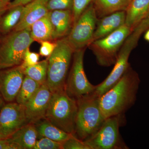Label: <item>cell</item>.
Returning <instances> with one entry per match:
<instances>
[{"mask_svg": "<svg viewBox=\"0 0 149 149\" xmlns=\"http://www.w3.org/2000/svg\"><path fill=\"white\" fill-rule=\"evenodd\" d=\"M140 83L139 74L130 67L115 85L99 97L105 118L125 113L134 105Z\"/></svg>", "mask_w": 149, "mask_h": 149, "instance_id": "6da1fadb", "label": "cell"}, {"mask_svg": "<svg viewBox=\"0 0 149 149\" xmlns=\"http://www.w3.org/2000/svg\"><path fill=\"white\" fill-rule=\"evenodd\" d=\"M57 46L49 57L46 83L52 93L64 90L74 51L66 37L56 40Z\"/></svg>", "mask_w": 149, "mask_h": 149, "instance_id": "7a4b0ae2", "label": "cell"}, {"mask_svg": "<svg viewBox=\"0 0 149 149\" xmlns=\"http://www.w3.org/2000/svg\"><path fill=\"white\" fill-rule=\"evenodd\" d=\"M77 112V100L65 90L52 93L45 118L58 128L74 135Z\"/></svg>", "mask_w": 149, "mask_h": 149, "instance_id": "3957f363", "label": "cell"}, {"mask_svg": "<svg viewBox=\"0 0 149 149\" xmlns=\"http://www.w3.org/2000/svg\"><path fill=\"white\" fill-rule=\"evenodd\" d=\"M77 112L74 135L84 141L100 129L105 118L102 113L99 97L93 94L77 100Z\"/></svg>", "mask_w": 149, "mask_h": 149, "instance_id": "277c9868", "label": "cell"}, {"mask_svg": "<svg viewBox=\"0 0 149 149\" xmlns=\"http://www.w3.org/2000/svg\"><path fill=\"white\" fill-rule=\"evenodd\" d=\"M34 41L30 28L12 31L2 37L0 41V70L21 65L26 50Z\"/></svg>", "mask_w": 149, "mask_h": 149, "instance_id": "5b68a950", "label": "cell"}, {"mask_svg": "<svg viewBox=\"0 0 149 149\" xmlns=\"http://www.w3.org/2000/svg\"><path fill=\"white\" fill-rule=\"evenodd\" d=\"M126 122L125 113L107 118L98 131L84 141L91 149H129L119 132Z\"/></svg>", "mask_w": 149, "mask_h": 149, "instance_id": "8992f818", "label": "cell"}, {"mask_svg": "<svg viewBox=\"0 0 149 149\" xmlns=\"http://www.w3.org/2000/svg\"><path fill=\"white\" fill-rule=\"evenodd\" d=\"M133 32L126 24L106 37L93 41L88 46L95 56L98 64L109 67L114 65L123 45Z\"/></svg>", "mask_w": 149, "mask_h": 149, "instance_id": "52a82bcc", "label": "cell"}, {"mask_svg": "<svg viewBox=\"0 0 149 149\" xmlns=\"http://www.w3.org/2000/svg\"><path fill=\"white\" fill-rule=\"evenodd\" d=\"M85 49L74 52L65 87L68 95L76 100L92 94L97 86L89 82L84 70L83 58Z\"/></svg>", "mask_w": 149, "mask_h": 149, "instance_id": "ba28073f", "label": "cell"}, {"mask_svg": "<svg viewBox=\"0 0 149 149\" xmlns=\"http://www.w3.org/2000/svg\"><path fill=\"white\" fill-rule=\"evenodd\" d=\"M98 19L93 3L80 15L66 37L74 52L85 49L93 42Z\"/></svg>", "mask_w": 149, "mask_h": 149, "instance_id": "9c48e42d", "label": "cell"}, {"mask_svg": "<svg viewBox=\"0 0 149 149\" xmlns=\"http://www.w3.org/2000/svg\"><path fill=\"white\" fill-rule=\"evenodd\" d=\"M140 36L132 32L125 40L120 48L116 61L111 72L101 83L97 85L93 95L100 97L107 92L121 79L130 67L128 62L129 56L136 47Z\"/></svg>", "mask_w": 149, "mask_h": 149, "instance_id": "30bf717a", "label": "cell"}, {"mask_svg": "<svg viewBox=\"0 0 149 149\" xmlns=\"http://www.w3.org/2000/svg\"><path fill=\"white\" fill-rule=\"evenodd\" d=\"M28 123L23 105L11 102L4 105L0 111V132L3 139L10 137Z\"/></svg>", "mask_w": 149, "mask_h": 149, "instance_id": "8fae6325", "label": "cell"}, {"mask_svg": "<svg viewBox=\"0 0 149 149\" xmlns=\"http://www.w3.org/2000/svg\"><path fill=\"white\" fill-rule=\"evenodd\" d=\"M52 94L47 83H44L25 104V115L29 123L35 124L45 118Z\"/></svg>", "mask_w": 149, "mask_h": 149, "instance_id": "7c38bea8", "label": "cell"}, {"mask_svg": "<svg viewBox=\"0 0 149 149\" xmlns=\"http://www.w3.org/2000/svg\"><path fill=\"white\" fill-rule=\"evenodd\" d=\"M25 76L20 65L0 71V93L4 100H15Z\"/></svg>", "mask_w": 149, "mask_h": 149, "instance_id": "4fadbf2b", "label": "cell"}, {"mask_svg": "<svg viewBox=\"0 0 149 149\" xmlns=\"http://www.w3.org/2000/svg\"><path fill=\"white\" fill-rule=\"evenodd\" d=\"M48 15L52 28L53 41L67 37L73 25L72 10L50 11Z\"/></svg>", "mask_w": 149, "mask_h": 149, "instance_id": "5bb4252c", "label": "cell"}, {"mask_svg": "<svg viewBox=\"0 0 149 149\" xmlns=\"http://www.w3.org/2000/svg\"><path fill=\"white\" fill-rule=\"evenodd\" d=\"M46 3L43 0H34L24 6L18 24L13 31L30 28L32 24L49 13Z\"/></svg>", "mask_w": 149, "mask_h": 149, "instance_id": "9a60e30c", "label": "cell"}, {"mask_svg": "<svg viewBox=\"0 0 149 149\" xmlns=\"http://www.w3.org/2000/svg\"><path fill=\"white\" fill-rule=\"evenodd\" d=\"M125 18V11H120L98 19L93 42L106 37L124 25Z\"/></svg>", "mask_w": 149, "mask_h": 149, "instance_id": "2e32d148", "label": "cell"}, {"mask_svg": "<svg viewBox=\"0 0 149 149\" xmlns=\"http://www.w3.org/2000/svg\"><path fill=\"white\" fill-rule=\"evenodd\" d=\"M149 11V0H130L125 10V24L133 31Z\"/></svg>", "mask_w": 149, "mask_h": 149, "instance_id": "e0dca14e", "label": "cell"}, {"mask_svg": "<svg viewBox=\"0 0 149 149\" xmlns=\"http://www.w3.org/2000/svg\"><path fill=\"white\" fill-rule=\"evenodd\" d=\"M38 138L35 123H29L22 127L9 137L21 149H33Z\"/></svg>", "mask_w": 149, "mask_h": 149, "instance_id": "ac0fdd59", "label": "cell"}, {"mask_svg": "<svg viewBox=\"0 0 149 149\" xmlns=\"http://www.w3.org/2000/svg\"><path fill=\"white\" fill-rule=\"evenodd\" d=\"M42 120L35 123L38 137H45L54 141L63 143L72 136V134H69L58 128L45 118Z\"/></svg>", "mask_w": 149, "mask_h": 149, "instance_id": "d6986e66", "label": "cell"}, {"mask_svg": "<svg viewBox=\"0 0 149 149\" xmlns=\"http://www.w3.org/2000/svg\"><path fill=\"white\" fill-rule=\"evenodd\" d=\"M130 0H94L93 6L97 18L120 11H125Z\"/></svg>", "mask_w": 149, "mask_h": 149, "instance_id": "ffe728a7", "label": "cell"}, {"mask_svg": "<svg viewBox=\"0 0 149 149\" xmlns=\"http://www.w3.org/2000/svg\"><path fill=\"white\" fill-rule=\"evenodd\" d=\"M24 6L8 9L0 15V34L4 36L12 32L19 21Z\"/></svg>", "mask_w": 149, "mask_h": 149, "instance_id": "44dd1931", "label": "cell"}, {"mask_svg": "<svg viewBox=\"0 0 149 149\" xmlns=\"http://www.w3.org/2000/svg\"><path fill=\"white\" fill-rule=\"evenodd\" d=\"M30 28V35L34 41L39 43L44 41H53L52 28L48 13L35 22Z\"/></svg>", "mask_w": 149, "mask_h": 149, "instance_id": "7402d4cb", "label": "cell"}, {"mask_svg": "<svg viewBox=\"0 0 149 149\" xmlns=\"http://www.w3.org/2000/svg\"><path fill=\"white\" fill-rule=\"evenodd\" d=\"M41 84L25 75L15 101L17 103L24 105L35 95Z\"/></svg>", "mask_w": 149, "mask_h": 149, "instance_id": "603a6c76", "label": "cell"}, {"mask_svg": "<svg viewBox=\"0 0 149 149\" xmlns=\"http://www.w3.org/2000/svg\"><path fill=\"white\" fill-rule=\"evenodd\" d=\"M48 60L39 61L36 64L27 67L23 69L26 76L38 82L41 85L46 83L47 76Z\"/></svg>", "mask_w": 149, "mask_h": 149, "instance_id": "cb8c5ba5", "label": "cell"}, {"mask_svg": "<svg viewBox=\"0 0 149 149\" xmlns=\"http://www.w3.org/2000/svg\"><path fill=\"white\" fill-rule=\"evenodd\" d=\"M94 0H73L72 13L73 24L76 22L79 17L88 7L93 3Z\"/></svg>", "mask_w": 149, "mask_h": 149, "instance_id": "d4e9b609", "label": "cell"}, {"mask_svg": "<svg viewBox=\"0 0 149 149\" xmlns=\"http://www.w3.org/2000/svg\"><path fill=\"white\" fill-rule=\"evenodd\" d=\"M73 0H49L46 4L49 11L54 10H72Z\"/></svg>", "mask_w": 149, "mask_h": 149, "instance_id": "484cf974", "label": "cell"}, {"mask_svg": "<svg viewBox=\"0 0 149 149\" xmlns=\"http://www.w3.org/2000/svg\"><path fill=\"white\" fill-rule=\"evenodd\" d=\"M62 149H91L85 142L74 135L62 143Z\"/></svg>", "mask_w": 149, "mask_h": 149, "instance_id": "4316f807", "label": "cell"}, {"mask_svg": "<svg viewBox=\"0 0 149 149\" xmlns=\"http://www.w3.org/2000/svg\"><path fill=\"white\" fill-rule=\"evenodd\" d=\"M33 149H62V143L42 137L37 140Z\"/></svg>", "mask_w": 149, "mask_h": 149, "instance_id": "83f0119b", "label": "cell"}, {"mask_svg": "<svg viewBox=\"0 0 149 149\" xmlns=\"http://www.w3.org/2000/svg\"><path fill=\"white\" fill-rule=\"evenodd\" d=\"M40 58V54L31 52L29 48H28L24 53L23 62L20 66L24 69L27 67L36 64L39 62Z\"/></svg>", "mask_w": 149, "mask_h": 149, "instance_id": "f1b7e54d", "label": "cell"}, {"mask_svg": "<svg viewBox=\"0 0 149 149\" xmlns=\"http://www.w3.org/2000/svg\"><path fill=\"white\" fill-rule=\"evenodd\" d=\"M41 47L40 49V54L42 56L49 57L54 50L57 46L56 40L44 41L40 42Z\"/></svg>", "mask_w": 149, "mask_h": 149, "instance_id": "f546056e", "label": "cell"}, {"mask_svg": "<svg viewBox=\"0 0 149 149\" xmlns=\"http://www.w3.org/2000/svg\"><path fill=\"white\" fill-rule=\"evenodd\" d=\"M149 28V11L148 13L145 17L138 24L137 26L133 29V32H136L139 35H141V34Z\"/></svg>", "mask_w": 149, "mask_h": 149, "instance_id": "4dcf8cb0", "label": "cell"}, {"mask_svg": "<svg viewBox=\"0 0 149 149\" xmlns=\"http://www.w3.org/2000/svg\"><path fill=\"white\" fill-rule=\"evenodd\" d=\"M0 149H21V148L8 138L0 139Z\"/></svg>", "mask_w": 149, "mask_h": 149, "instance_id": "1f68e13d", "label": "cell"}, {"mask_svg": "<svg viewBox=\"0 0 149 149\" xmlns=\"http://www.w3.org/2000/svg\"><path fill=\"white\" fill-rule=\"evenodd\" d=\"M33 1L34 0H13L8 4L7 6L6 10L17 6L26 5Z\"/></svg>", "mask_w": 149, "mask_h": 149, "instance_id": "d6a6232c", "label": "cell"}, {"mask_svg": "<svg viewBox=\"0 0 149 149\" xmlns=\"http://www.w3.org/2000/svg\"><path fill=\"white\" fill-rule=\"evenodd\" d=\"M6 10V7L3 5L2 0H0V15Z\"/></svg>", "mask_w": 149, "mask_h": 149, "instance_id": "836d02e7", "label": "cell"}, {"mask_svg": "<svg viewBox=\"0 0 149 149\" xmlns=\"http://www.w3.org/2000/svg\"><path fill=\"white\" fill-rule=\"evenodd\" d=\"M10 1L11 0H2L3 5L4 6L6 7V9L7 6L10 2Z\"/></svg>", "mask_w": 149, "mask_h": 149, "instance_id": "e575fe53", "label": "cell"}, {"mask_svg": "<svg viewBox=\"0 0 149 149\" xmlns=\"http://www.w3.org/2000/svg\"><path fill=\"white\" fill-rule=\"evenodd\" d=\"M3 99L2 96L0 93V111L3 105Z\"/></svg>", "mask_w": 149, "mask_h": 149, "instance_id": "d590c367", "label": "cell"}, {"mask_svg": "<svg viewBox=\"0 0 149 149\" xmlns=\"http://www.w3.org/2000/svg\"><path fill=\"white\" fill-rule=\"evenodd\" d=\"M145 40L149 42V29L145 34V36H144Z\"/></svg>", "mask_w": 149, "mask_h": 149, "instance_id": "8d00e7d4", "label": "cell"}, {"mask_svg": "<svg viewBox=\"0 0 149 149\" xmlns=\"http://www.w3.org/2000/svg\"><path fill=\"white\" fill-rule=\"evenodd\" d=\"M3 139V138L1 134V132H0V139Z\"/></svg>", "mask_w": 149, "mask_h": 149, "instance_id": "74e56055", "label": "cell"}, {"mask_svg": "<svg viewBox=\"0 0 149 149\" xmlns=\"http://www.w3.org/2000/svg\"><path fill=\"white\" fill-rule=\"evenodd\" d=\"M2 35H1V34H0V41H1V40L2 38Z\"/></svg>", "mask_w": 149, "mask_h": 149, "instance_id": "f35d334b", "label": "cell"}, {"mask_svg": "<svg viewBox=\"0 0 149 149\" xmlns=\"http://www.w3.org/2000/svg\"><path fill=\"white\" fill-rule=\"evenodd\" d=\"M43 1H44L47 3V2L48 1H49V0H43Z\"/></svg>", "mask_w": 149, "mask_h": 149, "instance_id": "ab89813d", "label": "cell"}]
</instances>
